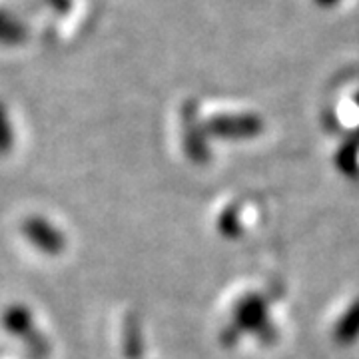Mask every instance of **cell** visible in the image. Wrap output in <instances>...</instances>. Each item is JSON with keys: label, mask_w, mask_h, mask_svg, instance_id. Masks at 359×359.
<instances>
[{"label": "cell", "mask_w": 359, "mask_h": 359, "mask_svg": "<svg viewBox=\"0 0 359 359\" xmlns=\"http://www.w3.org/2000/svg\"><path fill=\"white\" fill-rule=\"evenodd\" d=\"M332 337L337 346L346 347L359 339V297L349 304V308L341 313V318L334 325Z\"/></svg>", "instance_id": "cell-6"}, {"label": "cell", "mask_w": 359, "mask_h": 359, "mask_svg": "<svg viewBox=\"0 0 359 359\" xmlns=\"http://www.w3.org/2000/svg\"><path fill=\"white\" fill-rule=\"evenodd\" d=\"M355 104H358V106H359V92H358V94H355Z\"/></svg>", "instance_id": "cell-13"}, {"label": "cell", "mask_w": 359, "mask_h": 359, "mask_svg": "<svg viewBox=\"0 0 359 359\" xmlns=\"http://www.w3.org/2000/svg\"><path fill=\"white\" fill-rule=\"evenodd\" d=\"M204 128L208 136L244 140L259 136L264 132V120L257 114H222L204 122Z\"/></svg>", "instance_id": "cell-2"}, {"label": "cell", "mask_w": 359, "mask_h": 359, "mask_svg": "<svg viewBox=\"0 0 359 359\" xmlns=\"http://www.w3.org/2000/svg\"><path fill=\"white\" fill-rule=\"evenodd\" d=\"M218 228L224 236L228 238H236L240 231H242V226H240V212L236 205H230L226 208L218 218Z\"/></svg>", "instance_id": "cell-9"}, {"label": "cell", "mask_w": 359, "mask_h": 359, "mask_svg": "<svg viewBox=\"0 0 359 359\" xmlns=\"http://www.w3.org/2000/svg\"><path fill=\"white\" fill-rule=\"evenodd\" d=\"M56 13H68L70 11V0H46Z\"/></svg>", "instance_id": "cell-11"}, {"label": "cell", "mask_w": 359, "mask_h": 359, "mask_svg": "<svg viewBox=\"0 0 359 359\" xmlns=\"http://www.w3.org/2000/svg\"><path fill=\"white\" fill-rule=\"evenodd\" d=\"M14 132L11 126V120L6 114V108L0 104V154H6L13 150Z\"/></svg>", "instance_id": "cell-10"}, {"label": "cell", "mask_w": 359, "mask_h": 359, "mask_svg": "<svg viewBox=\"0 0 359 359\" xmlns=\"http://www.w3.org/2000/svg\"><path fill=\"white\" fill-rule=\"evenodd\" d=\"M320 8H334L335 4H339V0H313Z\"/></svg>", "instance_id": "cell-12"}, {"label": "cell", "mask_w": 359, "mask_h": 359, "mask_svg": "<svg viewBox=\"0 0 359 359\" xmlns=\"http://www.w3.org/2000/svg\"><path fill=\"white\" fill-rule=\"evenodd\" d=\"M256 334L264 341L273 339V325L268 320V302L259 294H245L242 299H238L233 313H231V325L224 332V341L231 344L238 339L240 334Z\"/></svg>", "instance_id": "cell-1"}, {"label": "cell", "mask_w": 359, "mask_h": 359, "mask_svg": "<svg viewBox=\"0 0 359 359\" xmlns=\"http://www.w3.org/2000/svg\"><path fill=\"white\" fill-rule=\"evenodd\" d=\"M335 166L347 178H355L359 174V128L347 138L335 154Z\"/></svg>", "instance_id": "cell-7"}, {"label": "cell", "mask_w": 359, "mask_h": 359, "mask_svg": "<svg viewBox=\"0 0 359 359\" xmlns=\"http://www.w3.org/2000/svg\"><path fill=\"white\" fill-rule=\"evenodd\" d=\"M2 325H4L6 332L14 334V337H20L32 349L42 351V353L46 351V341L36 332V325L30 318L28 309L22 308V306H13V308L6 309L4 316H2Z\"/></svg>", "instance_id": "cell-5"}, {"label": "cell", "mask_w": 359, "mask_h": 359, "mask_svg": "<svg viewBox=\"0 0 359 359\" xmlns=\"http://www.w3.org/2000/svg\"><path fill=\"white\" fill-rule=\"evenodd\" d=\"M22 233L25 238L34 245L36 250L56 256L65 250V236L60 233L58 228H54L48 219L40 218V216H30L22 222Z\"/></svg>", "instance_id": "cell-4"}, {"label": "cell", "mask_w": 359, "mask_h": 359, "mask_svg": "<svg viewBox=\"0 0 359 359\" xmlns=\"http://www.w3.org/2000/svg\"><path fill=\"white\" fill-rule=\"evenodd\" d=\"M182 126H184V148L194 162H208L210 148L205 144L208 132L204 128V122L198 118V104L186 102L182 108Z\"/></svg>", "instance_id": "cell-3"}, {"label": "cell", "mask_w": 359, "mask_h": 359, "mask_svg": "<svg viewBox=\"0 0 359 359\" xmlns=\"http://www.w3.org/2000/svg\"><path fill=\"white\" fill-rule=\"evenodd\" d=\"M26 36H28V30L25 22L8 11H0V44L14 46V44L25 42Z\"/></svg>", "instance_id": "cell-8"}]
</instances>
